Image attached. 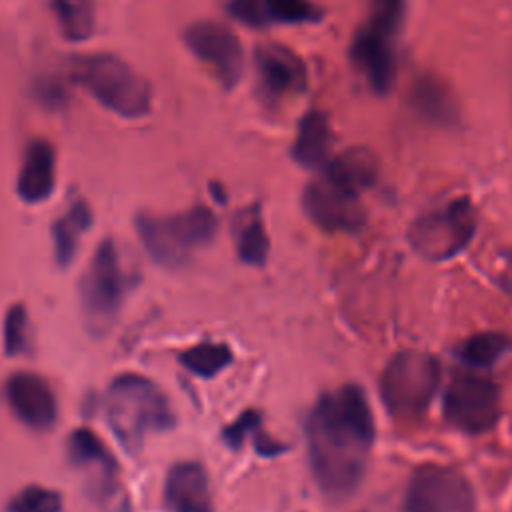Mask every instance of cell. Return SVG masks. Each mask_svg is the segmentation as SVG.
I'll list each match as a JSON object with an SVG mask.
<instances>
[{"mask_svg": "<svg viewBox=\"0 0 512 512\" xmlns=\"http://www.w3.org/2000/svg\"><path fill=\"white\" fill-rule=\"evenodd\" d=\"M54 186H56L54 146L44 138L30 140L24 150V158L16 178V192L20 200L26 204L44 202L54 192Z\"/></svg>", "mask_w": 512, "mask_h": 512, "instance_id": "cell-16", "label": "cell"}, {"mask_svg": "<svg viewBox=\"0 0 512 512\" xmlns=\"http://www.w3.org/2000/svg\"><path fill=\"white\" fill-rule=\"evenodd\" d=\"M306 216L326 232H356L366 218L360 194L352 192L320 172L302 192Z\"/></svg>", "mask_w": 512, "mask_h": 512, "instance_id": "cell-11", "label": "cell"}, {"mask_svg": "<svg viewBox=\"0 0 512 512\" xmlns=\"http://www.w3.org/2000/svg\"><path fill=\"white\" fill-rule=\"evenodd\" d=\"M332 130L324 112L308 110L296 128L292 158L306 170H322L330 160Z\"/></svg>", "mask_w": 512, "mask_h": 512, "instance_id": "cell-17", "label": "cell"}, {"mask_svg": "<svg viewBox=\"0 0 512 512\" xmlns=\"http://www.w3.org/2000/svg\"><path fill=\"white\" fill-rule=\"evenodd\" d=\"M262 422V414L258 410H244L234 422H230L224 430H222V438L228 446L232 448H240L248 436L256 434Z\"/></svg>", "mask_w": 512, "mask_h": 512, "instance_id": "cell-30", "label": "cell"}, {"mask_svg": "<svg viewBox=\"0 0 512 512\" xmlns=\"http://www.w3.org/2000/svg\"><path fill=\"white\" fill-rule=\"evenodd\" d=\"M60 36L70 44L92 38L96 28V8L92 0H48Z\"/></svg>", "mask_w": 512, "mask_h": 512, "instance_id": "cell-21", "label": "cell"}, {"mask_svg": "<svg viewBox=\"0 0 512 512\" xmlns=\"http://www.w3.org/2000/svg\"><path fill=\"white\" fill-rule=\"evenodd\" d=\"M234 240L238 258L250 266H264L270 250V240L258 206H250L236 216Z\"/></svg>", "mask_w": 512, "mask_h": 512, "instance_id": "cell-22", "label": "cell"}, {"mask_svg": "<svg viewBox=\"0 0 512 512\" xmlns=\"http://www.w3.org/2000/svg\"><path fill=\"white\" fill-rule=\"evenodd\" d=\"M474 490L454 468L428 464L414 470L402 512H474Z\"/></svg>", "mask_w": 512, "mask_h": 512, "instance_id": "cell-9", "label": "cell"}, {"mask_svg": "<svg viewBox=\"0 0 512 512\" xmlns=\"http://www.w3.org/2000/svg\"><path fill=\"white\" fill-rule=\"evenodd\" d=\"M392 38L394 36L368 24L360 28L352 40V60L364 74L372 90L378 94L388 92L396 76V56L392 48Z\"/></svg>", "mask_w": 512, "mask_h": 512, "instance_id": "cell-14", "label": "cell"}, {"mask_svg": "<svg viewBox=\"0 0 512 512\" xmlns=\"http://www.w3.org/2000/svg\"><path fill=\"white\" fill-rule=\"evenodd\" d=\"M92 224L90 206L84 200H74L70 208L52 224V244H54V258L58 266H68L76 252L84 230Z\"/></svg>", "mask_w": 512, "mask_h": 512, "instance_id": "cell-20", "label": "cell"}, {"mask_svg": "<svg viewBox=\"0 0 512 512\" xmlns=\"http://www.w3.org/2000/svg\"><path fill=\"white\" fill-rule=\"evenodd\" d=\"M164 500L172 512H212L210 482L204 466L194 460L176 462L166 474Z\"/></svg>", "mask_w": 512, "mask_h": 512, "instance_id": "cell-15", "label": "cell"}, {"mask_svg": "<svg viewBox=\"0 0 512 512\" xmlns=\"http://www.w3.org/2000/svg\"><path fill=\"white\" fill-rule=\"evenodd\" d=\"M6 512H62V496L58 490L30 484L10 498Z\"/></svg>", "mask_w": 512, "mask_h": 512, "instance_id": "cell-26", "label": "cell"}, {"mask_svg": "<svg viewBox=\"0 0 512 512\" xmlns=\"http://www.w3.org/2000/svg\"><path fill=\"white\" fill-rule=\"evenodd\" d=\"M104 416L118 442L136 454L146 436L174 426L166 394L142 374H120L104 396Z\"/></svg>", "mask_w": 512, "mask_h": 512, "instance_id": "cell-2", "label": "cell"}, {"mask_svg": "<svg viewBox=\"0 0 512 512\" xmlns=\"http://www.w3.org/2000/svg\"><path fill=\"white\" fill-rule=\"evenodd\" d=\"M404 18V0H370V26L394 36Z\"/></svg>", "mask_w": 512, "mask_h": 512, "instance_id": "cell-28", "label": "cell"}, {"mask_svg": "<svg viewBox=\"0 0 512 512\" xmlns=\"http://www.w3.org/2000/svg\"><path fill=\"white\" fill-rule=\"evenodd\" d=\"M70 76L102 108L124 120H140L152 110V86L116 54H78L70 60Z\"/></svg>", "mask_w": 512, "mask_h": 512, "instance_id": "cell-3", "label": "cell"}, {"mask_svg": "<svg viewBox=\"0 0 512 512\" xmlns=\"http://www.w3.org/2000/svg\"><path fill=\"white\" fill-rule=\"evenodd\" d=\"M134 224L148 256L166 268L182 266L218 230L214 212L200 204L174 216L138 214Z\"/></svg>", "mask_w": 512, "mask_h": 512, "instance_id": "cell-4", "label": "cell"}, {"mask_svg": "<svg viewBox=\"0 0 512 512\" xmlns=\"http://www.w3.org/2000/svg\"><path fill=\"white\" fill-rule=\"evenodd\" d=\"M322 174L336 184L362 194L374 184L378 176V160L372 150L354 146L328 160V164L322 168Z\"/></svg>", "mask_w": 512, "mask_h": 512, "instance_id": "cell-18", "label": "cell"}, {"mask_svg": "<svg viewBox=\"0 0 512 512\" xmlns=\"http://www.w3.org/2000/svg\"><path fill=\"white\" fill-rule=\"evenodd\" d=\"M510 348V338L500 332H480L466 338L458 348V358L472 368H490Z\"/></svg>", "mask_w": 512, "mask_h": 512, "instance_id": "cell-24", "label": "cell"}, {"mask_svg": "<svg viewBox=\"0 0 512 512\" xmlns=\"http://www.w3.org/2000/svg\"><path fill=\"white\" fill-rule=\"evenodd\" d=\"M66 452L74 466L96 468L98 474L104 478V482L112 490H116L114 480H116L118 464H116L114 456L110 454V450L106 448V444L102 442V438L94 430H90V428L72 430L68 436V442H66Z\"/></svg>", "mask_w": 512, "mask_h": 512, "instance_id": "cell-19", "label": "cell"}, {"mask_svg": "<svg viewBox=\"0 0 512 512\" xmlns=\"http://www.w3.org/2000/svg\"><path fill=\"white\" fill-rule=\"evenodd\" d=\"M254 72L258 92L266 102L300 94L308 80L304 60L280 42H264L254 48Z\"/></svg>", "mask_w": 512, "mask_h": 512, "instance_id": "cell-12", "label": "cell"}, {"mask_svg": "<svg viewBox=\"0 0 512 512\" xmlns=\"http://www.w3.org/2000/svg\"><path fill=\"white\" fill-rule=\"evenodd\" d=\"M476 232V210L468 198H454L422 214L410 228L412 248L426 260L440 262L462 252Z\"/></svg>", "mask_w": 512, "mask_h": 512, "instance_id": "cell-7", "label": "cell"}, {"mask_svg": "<svg viewBox=\"0 0 512 512\" xmlns=\"http://www.w3.org/2000/svg\"><path fill=\"white\" fill-rule=\"evenodd\" d=\"M440 380L438 360L420 350L398 352L384 368L380 394L386 408L400 418H416L432 402Z\"/></svg>", "mask_w": 512, "mask_h": 512, "instance_id": "cell-6", "label": "cell"}, {"mask_svg": "<svg viewBox=\"0 0 512 512\" xmlns=\"http://www.w3.org/2000/svg\"><path fill=\"white\" fill-rule=\"evenodd\" d=\"M312 476L334 500L350 496L362 482L374 442V416L356 384L320 396L306 420Z\"/></svg>", "mask_w": 512, "mask_h": 512, "instance_id": "cell-1", "label": "cell"}, {"mask_svg": "<svg viewBox=\"0 0 512 512\" xmlns=\"http://www.w3.org/2000/svg\"><path fill=\"white\" fill-rule=\"evenodd\" d=\"M180 364L202 378H212L232 364L234 354L222 342H198L178 356Z\"/></svg>", "mask_w": 512, "mask_h": 512, "instance_id": "cell-23", "label": "cell"}, {"mask_svg": "<svg viewBox=\"0 0 512 512\" xmlns=\"http://www.w3.org/2000/svg\"><path fill=\"white\" fill-rule=\"evenodd\" d=\"M6 398L18 420L34 430H48L56 422V396L50 384L34 372H14L6 380Z\"/></svg>", "mask_w": 512, "mask_h": 512, "instance_id": "cell-13", "label": "cell"}, {"mask_svg": "<svg viewBox=\"0 0 512 512\" xmlns=\"http://www.w3.org/2000/svg\"><path fill=\"white\" fill-rule=\"evenodd\" d=\"M128 278L112 238H104L80 278V306L86 326L94 334H106L124 302Z\"/></svg>", "mask_w": 512, "mask_h": 512, "instance_id": "cell-5", "label": "cell"}, {"mask_svg": "<svg viewBox=\"0 0 512 512\" xmlns=\"http://www.w3.org/2000/svg\"><path fill=\"white\" fill-rule=\"evenodd\" d=\"M264 6L270 22L304 24L320 18V10L310 0H264Z\"/></svg>", "mask_w": 512, "mask_h": 512, "instance_id": "cell-27", "label": "cell"}, {"mask_svg": "<svg viewBox=\"0 0 512 512\" xmlns=\"http://www.w3.org/2000/svg\"><path fill=\"white\" fill-rule=\"evenodd\" d=\"M444 418L466 434H482L500 418L498 386L482 376H458L444 394Z\"/></svg>", "mask_w": 512, "mask_h": 512, "instance_id": "cell-10", "label": "cell"}, {"mask_svg": "<svg viewBox=\"0 0 512 512\" xmlns=\"http://www.w3.org/2000/svg\"><path fill=\"white\" fill-rule=\"evenodd\" d=\"M30 318L24 304H12L4 316L2 344L8 356H20L30 350Z\"/></svg>", "mask_w": 512, "mask_h": 512, "instance_id": "cell-25", "label": "cell"}, {"mask_svg": "<svg viewBox=\"0 0 512 512\" xmlns=\"http://www.w3.org/2000/svg\"><path fill=\"white\" fill-rule=\"evenodd\" d=\"M188 52L208 66L224 90H234L244 76L246 56L238 34L218 20H198L182 30Z\"/></svg>", "mask_w": 512, "mask_h": 512, "instance_id": "cell-8", "label": "cell"}, {"mask_svg": "<svg viewBox=\"0 0 512 512\" xmlns=\"http://www.w3.org/2000/svg\"><path fill=\"white\" fill-rule=\"evenodd\" d=\"M226 10L234 20L254 30H262L270 24L264 0H228Z\"/></svg>", "mask_w": 512, "mask_h": 512, "instance_id": "cell-29", "label": "cell"}, {"mask_svg": "<svg viewBox=\"0 0 512 512\" xmlns=\"http://www.w3.org/2000/svg\"><path fill=\"white\" fill-rule=\"evenodd\" d=\"M34 98L48 110H62L68 104V92L56 78H38L34 82Z\"/></svg>", "mask_w": 512, "mask_h": 512, "instance_id": "cell-31", "label": "cell"}]
</instances>
